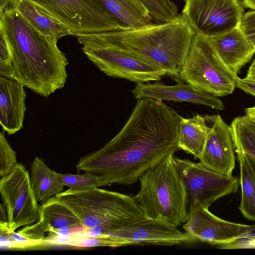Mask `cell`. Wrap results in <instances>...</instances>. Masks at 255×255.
Here are the masks:
<instances>
[{"instance_id":"6da1fadb","label":"cell","mask_w":255,"mask_h":255,"mask_svg":"<svg viewBox=\"0 0 255 255\" xmlns=\"http://www.w3.org/2000/svg\"><path fill=\"white\" fill-rule=\"evenodd\" d=\"M182 117L162 101L137 99L121 130L99 149L80 157L76 168L97 176L108 186L131 185L166 156L180 150Z\"/></svg>"},{"instance_id":"7a4b0ae2","label":"cell","mask_w":255,"mask_h":255,"mask_svg":"<svg viewBox=\"0 0 255 255\" xmlns=\"http://www.w3.org/2000/svg\"><path fill=\"white\" fill-rule=\"evenodd\" d=\"M0 32L11 51L15 81L44 97L64 87L69 63L58 39L37 30L16 8L0 14Z\"/></svg>"},{"instance_id":"3957f363","label":"cell","mask_w":255,"mask_h":255,"mask_svg":"<svg viewBox=\"0 0 255 255\" xmlns=\"http://www.w3.org/2000/svg\"><path fill=\"white\" fill-rule=\"evenodd\" d=\"M87 35L138 58L179 81L195 33L180 14L171 20L138 29Z\"/></svg>"},{"instance_id":"277c9868","label":"cell","mask_w":255,"mask_h":255,"mask_svg":"<svg viewBox=\"0 0 255 255\" xmlns=\"http://www.w3.org/2000/svg\"><path fill=\"white\" fill-rule=\"evenodd\" d=\"M55 197L79 217L88 237L109 235L145 217L134 197L98 187L81 191L69 188Z\"/></svg>"},{"instance_id":"5b68a950","label":"cell","mask_w":255,"mask_h":255,"mask_svg":"<svg viewBox=\"0 0 255 255\" xmlns=\"http://www.w3.org/2000/svg\"><path fill=\"white\" fill-rule=\"evenodd\" d=\"M170 154L145 171L139 178L140 189L134 198L145 217L175 227L189 217L187 194Z\"/></svg>"},{"instance_id":"8992f818","label":"cell","mask_w":255,"mask_h":255,"mask_svg":"<svg viewBox=\"0 0 255 255\" xmlns=\"http://www.w3.org/2000/svg\"><path fill=\"white\" fill-rule=\"evenodd\" d=\"M238 77L221 60L209 38L195 34L180 79L213 96L223 97L234 92Z\"/></svg>"},{"instance_id":"52a82bcc","label":"cell","mask_w":255,"mask_h":255,"mask_svg":"<svg viewBox=\"0 0 255 255\" xmlns=\"http://www.w3.org/2000/svg\"><path fill=\"white\" fill-rule=\"evenodd\" d=\"M83 52L107 75L138 83L159 81L165 72L118 48L98 41L89 35L76 36Z\"/></svg>"},{"instance_id":"ba28073f","label":"cell","mask_w":255,"mask_h":255,"mask_svg":"<svg viewBox=\"0 0 255 255\" xmlns=\"http://www.w3.org/2000/svg\"><path fill=\"white\" fill-rule=\"evenodd\" d=\"M174 161L187 192L189 215L200 208H209L215 201L238 190L240 180L236 177L212 170L200 162L177 157Z\"/></svg>"},{"instance_id":"9c48e42d","label":"cell","mask_w":255,"mask_h":255,"mask_svg":"<svg viewBox=\"0 0 255 255\" xmlns=\"http://www.w3.org/2000/svg\"><path fill=\"white\" fill-rule=\"evenodd\" d=\"M42 12L59 22L76 36L123 30L88 0H30Z\"/></svg>"},{"instance_id":"30bf717a","label":"cell","mask_w":255,"mask_h":255,"mask_svg":"<svg viewBox=\"0 0 255 255\" xmlns=\"http://www.w3.org/2000/svg\"><path fill=\"white\" fill-rule=\"evenodd\" d=\"M243 7L239 0H187L181 15L195 34L210 38L240 26Z\"/></svg>"},{"instance_id":"8fae6325","label":"cell","mask_w":255,"mask_h":255,"mask_svg":"<svg viewBox=\"0 0 255 255\" xmlns=\"http://www.w3.org/2000/svg\"><path fill=\"white\" fill-rule=\"evenodd\" d=\"M0 193L10 231L15 232L39 220L40 206L29 172L22 164L18 163L10 173L1 177Z\"/></svg>"},{"instance_id":"7c38bea8","label":"cell","mask_w":255,"mask_h":255,"mask_svg":"<svg viewBox=\"0 0 255 255\" xmlns=\"http://www.w3.org/2000/svg\"><path fill=\"white\" fill-rule=\"evenodd\" d=\"M85 229L79 217L54 196L41 205L37 222L17 232L32 241L47 242L56 236L79 234Z\"/></svg>"},{"instance_id":"4fadbf2b","label":"cell","mask_w":255,"mask_h":255,"mask_svg":"<svg viewBox=\"0 0 255 255\" xmlns=\"http://www.w3.org/2000/svg\"><path fill=\"white\" fill-rule=\"evenodd\" d=\"M183 228L195 242H205L218 247L255 232V224L225 220L212 213L208 208H200L192 213Z\"/></svg>"},{"instance_id":"5bb4252c","label":"cell","mask_w":255,"mask_h":255,"mask_svg":"<svg viewBox=\"0 0 255 255\" xmlns=\"http://www.w3.org/2000/svg\"><path fill=\"white\" fill-rule=\"evenodd\" d=\"M107 235L123 240L128 246H171L195 242L191 236L186 232H181L177 227L146 217Z\"/></svg>"},{"instance_id":"9a60e30c","label":"cell","mask_w":255,"mask_h":255,"mask_svg":"<svg viewBox=\"0 0 255 255\" xmlns=\"http://www.w3.org/2000/svg\"><path fill=\"white\" fill-rule=\"evenodd\" d=\"M210 121L211 125L200 162L212 170L232 176L235 155L230 126L219 115L210 116Z\"/></svg>"},{"instance_id":"2e32d148","label":"cell","mask_w":255,"mask_h":255,"mask_svg":"<svg viewBox=\"0 0 255 255\" xmlns=\"http://www.w3.org/2000/svg\"><path fill=\"white\" fill-rule=\"evenodd\" d=\"M174 85L161 83H138L131 90L137 99L151 98L159 100L186 102L207 106L219 111H223V102L217 97L202 91L192 85L179 80Z\"/></svg>"},{"instance_id":"e0dca14e","label":"cell","mask_w":255,"mask_h":255,"mask_svg":"<svg viewBox=\"0 0 255 255\" xmlns=\"http://www.w3.org/2000/svg\"><path fill=\"white\" fill-rule=\"evenodd\" d=\"M24 86L16 81L0 77V123L9 135L23 127L26 105Z\"/></svg>"},{"instance_id":"ac0fdd59","label":"cell","mask_w":255,"mask_h":255,"mask_svg":"<svg viewBox=\"0 0 255 255\" xmlns=\"http://www.w3.org/2000/svg\"><path fill=\"white\" fill-rule=\"evenodd\" d=\"M227 67L237 75L255 53V47L240 26L224 34L209 38Z\"/></svg>"},{"instance_id":"d6986e66","label":"cell","mask_w":255,"mask_h":255,"mask_svg":"<svg viewBox=\"0 0 255 255\" xmlns=\"http://www.w3.org/2000/svg\"><path fill=\"white\" fill-rule=\"evenodd\" d=\"M124 30L138 29L153 24L152 17L139 0H88Z\"/></svg>"},{"instance_id":"ffe728a7","label":"cell","mask_w":255,"mask_h":255,"mask_svg":"<svg viewBox=\"0 0 255 255\" xmlns=\"http://www.w3.org/2000/svg\"><path fill=\"white\" fill-rule=\"evenodd\" d=\"M209 116L199 114L192 118L182 117L178 128L179 148L199 159L201 157L210 130Z\"/></svg>"},{"instance_id":"44dd1931","label":"cell","mask_w":255,"mask_h":255,"mask_svg":"<svg viewBox=\"0 0 255 255\" xmlns=\"http://www.w3.org/2000/svg\"><path fill=\"white\" fill-rule=\"evenodd\" d=\"M31 181L38 202L41 204L63 191L58 173L51 170L44 160L35 157L31 164Z\"/></svg>"},{"instance_id":"7402d4cb","label":"cell","mask_w":255,"mask_h":255,"mask_svg":"<svg viewBox=\"0 0 255 255\" xmlns=\"http://www.w3.org/2000/svg\"><path fill=\"white\" fill-rule=\"evenodd\" d=\"M15 8L33 27L46 36L59 39L72 35L69 29L40 11L30 0H18Z\"/></svg>"},{"instance_id":"603a6c76","label":"cell","mask_w":255,"mask_h":255,"mask_svg":"<svg viewBox=\"0 0 255 255\" xmlns=\"http://www.w3.org/2000/svg\"><path fill=\"white\" fill-rule=\"evenodd\" d=\"M240 164L241 201L239 210L247 219L255 220V171L244 152L236 150Z\"/></svg>"},{"instance_id":"cb8c5ba5","label":"cell","mask_w":255,"mask_h":255,"mask_svg":"<svg viewBox=\"0 0 255 255\" xmlns=\"http://www.w3.org/2000/svg\"><path fill=\"white\" fill-rule=\"evenodd\" d=\"M230 128L235 150L245 153L255 171V123L246 115L235 118Z\"/></svg>"},{"instance_id":"d4e9b609","label":"cell","mask_w":255,"mask_h":255,"mask_svg":"<svg viewBox=\"0 0 255 255\" xmlns=\"http://www.w3.org/2000/svg\"><path fill=\"white\" fill-rule=\"evenodd\" d=\"M58 174L63 184L69 187L70 189L73 191H81L108 186L100 178L90 173Z\"/></svg>"},{"instance_id":"484cf974","label":"cell","mask_w":255,"mask_h":255,"mask_svg":"<svg viewBox=\"0 0 255 255\" xmlns=\"http://www.w3.org/2000/svg\"><path fill=\"white\" fill-rule=\"evenodd\" d=\"M62 244L79 248L97 247L116 248L128 246L126 242L107 235L94 237L72 235L68 237Z\"/></svg>"},{"instance_id":"4316f807","label":"cell","mask_w":255,"mask_h":255,"mask_svg":"<svg viewBox=\"0 0 255 255\" xmlns=\"http://www.w3.org/2000/svg\"><path fill=\"white\" fill-rule=\"evenodd\" d=\"M146 7L153 20L165 22L178 15L176 4L171 0H139Z\"/></svg>"},{"instance_id":"83f0119b","label":"cell","mask_w":255,"mask_h":255,"mask_svg":"<svg viewBox=\"0 0 255 255\" xmlns=\"http://www.w3.org/2000/svg\"><path fill=\"white\" fill-rule=\"evenodd\" d=\"M5 131L0 132V176L10 173L17 165L16 152L11 148L5 137Z\"/></svg>"},{"instance_id":"f1b7e54d","label":"cell","mask_w":255,"mask_h":255,"mask_svg":"<svg viewBox=\"0 0 255 255\" xmlns=\"http://www.w3.org/2000/svg\"><path fill=\"white\" fill-rule=\"evenodd\" d=\"M0 75L4 78L14 80L15 70L12 56L8 43L0 32Z\"/></svg>"},{"instance_id":"f546056e","label":"cell","mask_w":255,"mask_h":255,"mask_svg":"<svg viewBox=\"0 0 255 255\" xmlns=\"http://www.w3.org/2000/svg\"><path fill=\"white\" fill-rule=\"evenodd\" d=\"M240 27L248 40L255 47V9H252L244 14Z\"/></svg>"},{"instance_id":"4dcf8cb0","label":"cell","mask_w":255,"mask_h":255,"mask_svg":"<svg viewBox=\"0 0 255 255\" xmlns=\"http://www.w3.org/2000/svg\"><path fill=\"white\" fill-rule=\"evenodd\" d=\"M223 249H255V235L250 234L229 244L218 246Z\"/></svg>"},{"instance_id":"1f68e13d","label":"cell","mask_w":255,"mask_h":255,"mask_svg":"<svg viewBox=\"0 0 255 255\" xmlns=\"http://www.w3.org/2000/svg\"><path fill=\"white\" fill-rule=\"evenodd\" d=\"M236 86L247 94L255 97V81L238 77L236 80Z\"/></svg>"},{"instance_id":"d6a6232c","label":"cell","mask_w":255,"mask_h":255,"mask_svg":"<svg viewBox=\"0 0 255 255\" xmlns=\"http://www.w3.org/2000/svg\"><path fill=\"white\" fill-rule=\"evenodd\" d=\"M15 8L14 0H0V14Z\"/></svg>"},{"instance_id":"836d02e7","label":"cell","mask_w":255,"mask_h":255,"mask_svg":"<svg viewBox=\"0 0 255 255\" xmlns=\"http://www.w3.org/2000/svg\"><path fill=\"white\" fill-rule=\"evenodd\" d=\"M245 78L255 81V58L249 67Z\"/></svg>"},{"instance_id":"e575fe53","label":"cell","mask_w":255,"mask_h":255,"mask_svg":"<svg viewBox=\"0 0 255 255\" xmlns=\"http://www.w3.org/2000/svg\"><path fill=\"white\" fill-rule=\"evenodd\" d=\"M245 115L255 123V106L245 109Z\"/></svg>"},{"instance_id":"d590c367","label":"cell","mask_w":255,"mask_h":255,"mask_svg":"<svg viewBox=\"0 0 255 255\" xmlns=\"http://www.w3.org/2000/svg\"><path fill=\"white\" fill-rule=\"evenodd\" d=\"M241 1L244 7L255 9V0H242Z\"/></svg>"},{"instance_id":"8d00e7d4","label":"cell","mask_w":255,"mask_h":255,"mask_svg":"<svg viewBox=\"0 0 255 255\" xmlns=\"http://www.w3.org/2000/svg\"><path fill=\"white\" fill-rule=\"evenodd\" d=\"M0 221H7V214L3 204H0Z\"/></svg>"},{"instance_id":"74e56055","label":"cell","mask_w":255,"mask_h":255,"mask_svg":"<svg viewBox=\"0 0 255 255\" xmlns=\"http://www.w3.org/2000/svg\"><path fill=\"white\" fill-rule=\"evenodd\" d=\"M18 0H14V2H15V5H16V3L17 2V1H18Z\"/></svg>"},{"instance_id":"f35d334b","label":"cell","mask_w":255,"mask_h":255,"mask_svg":"<svg viewBox=\"0 0 255 255\" xmlns=\"http://www.w3.org/2000/svg\"><path fill=\"white\" fill-rule=\"evenodd\" d=\"M184 0L185 1H186L187 0Z\"/></svg>"}]
</instances>
